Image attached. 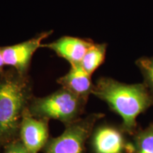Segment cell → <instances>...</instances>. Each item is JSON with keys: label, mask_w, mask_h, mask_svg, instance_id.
I'll use <instances>...</instances> for the list:
<instances>
[{"label": "cell", "mask_w": 153, "mask_h": 153, "mask_svg": "<svg viewBox=\"0 0 153 153\" xmlns=\"http://www.w3.org/2000/svg\"><path fill=\"white\" fill-rule=\"evenodd\" d=\"M33 97L28 74L11 68L0 74V149L19 139L23 115Z\"/></svg>", "instance_id": "6da1fadb"}, {"label": "cell", "mask_w": 153, "mask_h": 153, "mask_svg": "<svg viewBox=\"0 0 153 153\" xmlns=\"http://www.w3.org/2000/svg\"><path fill=\"white\" fill-rule=\"evenodd\" d=\"M91 94L119 115L123 131L131 135L137 131V116L153 105V96L145 85H128L108 77L99 78Z\"/></svg>", "instance_id": "7a4b0ae2"}, {"label": "cell", "mask_w": 153, "mask_h": 153, "mask_svg": "<svg viewBox=\"0 0 153 153\" xmlns=\"http://www.w3.org/2000/svg\"><path fill=\"white\" fill-rule=\"evenodd\" d=\"M87 101L62 87L44 97H33L28 111L39 119L57 120L65 126L80 118Z\"/></svg>", "instance_id": "3957f363"}, {"label": "cell", "mask_w": 153, "mask_h": 153, "mask_svg": "<svg viewBox=\"0 0 153 153\" xmlns=\"http://www.w3.org/2000/svg\"><path fill=\"white\" fill-rule=\"evenodd\" d=\"M102 114H93L66 126L60 136L49 139L45 153H85V144L92 133L96 122Z\"/></svg>", "instance_id": "277c9868"}, {"label": "cell", "mask_w": 153, "mask_h": 153, "mask_svg": "<svg viewBox=\"0 0 153 153\" xmlns=\"http://www.w3.org/2000/svg\"><path fill=\"white\" fill-rule=\"evenodd\" d=\"M52 33L53 30L42 32L22 43L1 47L5 65L15 69L22 74H28L34 53L41 48L42 41L49 37Z\"/></svg>", "instance_id": "5b68a950"}, {"label": "cell", "mask_w": 153, "mask_h": 153, "mask_svg": "<svg viewBox=\"0 0 153 153\" xmlns=\"http://www.w3.org/2000/svg\"><path fill=\"white\" fill-rule=\"evenodd\" d=\"M28 108L23 115L19 139L28 152L38 153L44 148L49 140L48 120L34 117Z\"/></svg>", "instance_id": "8992f818"}, {"label": "cell", "mask_w": 153, "mask_h": 153, "mask_svg": "<svg viewBox=\"0 0 153 153\" xmlns=\"http://www.w3.org/2000/svg\"><path fill=\"white\" fill-rule=\"evenodd\" d=\"M94 44L89 39L73 36H63L52 43L43 44L41 47L52 50L59 57L70 62V65H80L87 50Z\"/></svg>", "instance_id": "52a82bcc"}, {"label": "cell", "mask_w": 153, "mask_h": 153, "mask_svg": "<svg viewBox=\"0 0 153 153\" xmlns=\"http://www.w3.org/2000/svg\"><path fill=\"white\" fill-rule=\"evenodd\" d=\"M92 142L96 153H124L128 145L121 131L111 126L99 128Z\"/></svg>", "instance_id": "ba28073f"}, {"label": "cell", "mask_w": 153, "mask_h": 153, "mask_svg": "<svg viewBox=\"0 0 153 153\" xmlns=\"http://www.w3.org/2000/svg\"><path fill=\"white\" fill-rule=\"evenodd\" d=\"M62 87L87 101L92 93L94 85L91 75L80 65H71L69 72L57 80Z\"/></svg>", "instance_id": "9c48e42d"}, {"label": "cell", "mask_w": 153, "mask_h": 153, "mask_svg": "<svg viewBox=\"0 0 153 153\" xmlns=\"http://www.w3.org/2000/svg\"><path fill=\"white\" fill-rule=\"evenodd\" d=\"M133 136V142L128 143L126 153H153V123L137 131Z\"/></svg>", "instance_id": "30bf717a"}, {"label": "cell", "mask_w": 153, "mask_h": 153, "mask_svg": "<svg viewBox=\"0 0 153 153\" xmlns=\"http://www.w3.org/2000/svg\"><path fill=\"white\" fill-rule=\"evenodd\" d=\"M106 53V44L94 43L86 52L80 65L89 75H91L93 72L104 62Z\"/></svg>", "instance_id": "8fae6325"}, {"label": "cell", "mask_w": 153, "mask_h": 153, "mask_svg": "<svg viewBox=\"0 0 153 153\" xmlns=\"http://www.w3.org/2000/svg\"><path fill=\"white\" fill-rule=\"evenodd\" d=\"M136 64L145 79V85L153 96V57L139 59Z\"/></svg>", "instance_id": "7c38bea8"}, {"label": "cell", "mask_w": 153, "mask_h": 153, "mask_svg": "<svg viewBox=\"0 0 153 153\" xmlns=\"http://www.w3.org/2000/svg\"><path fill=\"white\" fill-rule=\"evenodd\" d=\"M4 153H29L20 139L13 141L4 147Z\"/></svg>", "instance_id": "4fadbf2b"}, {"label": "cell", "mask_w": 153, "mask_h": 153, "mask_svg": "<svg viewBox=\"0 0 153 153\" xmlns=\"http://www.w3.org/2000/svg\"><path fill=\"white\" fill-rule=\"evenodd\" d=\"M4 62V59L2 57V53H1V47H0V74H1L4 71V67H5Z\"/></svg>", "instance_id": "5bb4252c"}]
</instances>
